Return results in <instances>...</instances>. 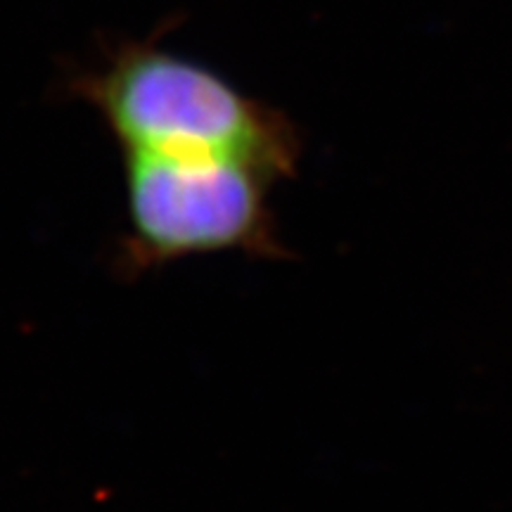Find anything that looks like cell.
Masks as SVG:
<instances>
[{"instance_id":"cell-2","label":"cell","mask_w":512,"mask_h":512,"mask_svg":"<svg viewBox=\"0 0 512 512\" xmlns=\"http://www.w3.org/2000/svg\"><path fill=\"white\" fill-rule=\"evenodd\" d=\"M124 155L128 230L117 266L128 278L190 256L285 259L271 209L278 181L230 159Z\"/></svg>"},{"instance_id":"cell-1","label":"cell","mask_w":512,"mask_h":512,"mask_svg":"<svg viewBox=\"0 0 512 512\" xmlns=\"http://www.w3.org/2000/svg\"><path fill=\"white\" fill-rule=\"evenodd\" d=\"M72 91L100 114L121 152L230 159L278 183L299 171L302 136L283 112L155 43H124L76 76Z\"/></svg>"}]
</instances>
